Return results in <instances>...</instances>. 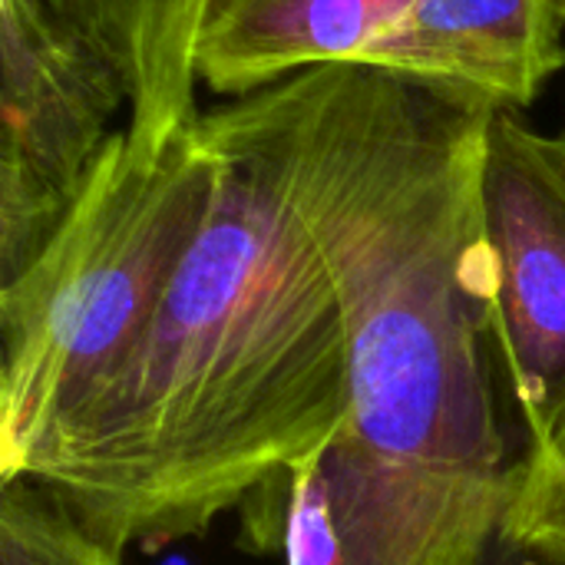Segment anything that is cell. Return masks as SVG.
I'll use <instances>...</instances> for the list:
<instances>
[{"mask_svg": "<svg viewBox=\"0 0 565 565\" xmlns=\"http://www.w3.org/2000/svg\"><path fill=\"white\" fill-rule=\"evenodd\" d=\"M218 179L199 119L149 146L109 139L40 255L0 285V483L26 480L156 321Z\"/></svg>", "mask_w": 565, "mask_h": 565, "instance_id": "3957f363", "label": "cell"}, {"mask_svg": "<svg viewBox=\"0 0 565 565\" xmlns=\"http://www.w3.org/2000/svg\"><path fill=\"white\" fill-rule=\"evenodd\" d=\"M0 565H122V550L93 533L36 480L0 483Z\"/></svg>", "mask_w": 565, "mask_h": 565, "instance_id": "30bf717a", "label": "cell"}, {"mask_svg": "<svg viewBox=\"0 0 565 565\" xmlns=\"http://www.w3.org/2000/svg\"><path fill=\"white\" fill-rule=\"evenodd\" d=\"M298 76L295 195L348 328L351 434L401 460L513 470L480 205L493 109L354 63Z\"/></svg>", "mask_w": 565, "mask_h": 565, "instance_id": "7a4b0ae2", "label": "cell"}, {"mask_svg": "<svg viewBox=\"0 0 565 565\" xmlns=\"http://www.w3.org/2000/svg\"><path fill=\"white\" fill-rule=\"evenodd\" d=\"M116 63L129 93L126 129L159 146L192 126L195 40L209 0H50Z\"/></svg>", "mask_w": 565, "mask_h": 565, "instance_id": "9c48e42d", "label": "cell"}, {"mask_svg": "<svg viewBox=\"0 0 565 565\" xmlns=\"http://www.w3.org/2000/svg\"><path fill=\"white\" fill-rule=\"evenodd\" d=\"M510 503L513 470L401 460L344 427L245 510L248 536L285 565H480Z\"/></svg>", "mask_w": 565, "mask_h": 565, "instance_id": "277c9868", "label": "cell"}, {"mask_svg": "<svg viewBox=\"0 0 565 565\" xmlns=\"http://www.w3.org/2000/svg\"><path fill=\"white\" fill-rule=\"evenodd\" d=\"M563 30L553 0H417L361 66L523 113L565 70Z\"/></svg>", "mask_w": 565, "mask_h": 565, "instance_id": "52a82bcc", "label": "cell"}, {"mask_svg": "<svg viewBox=\"0 0 565 565\" xmlns=\"http://www.w3.org/2000/svg\"><path fill=\"white\" fill-rule=\"evenodd\" d=\"M490 348L523 430V454L565 427V129L493 109L480 172Z\"/></svg>", "mask_w": 565, "mask_h": 565, "instance_id": "8992f818", "label": "cell"}, {"mask_svg": "<svg viewBox=\"0 0 565 565\" xmlns=\"http://www.w3.org/2000/svg\"><path fill=\"white\" fill-rule=\"evenodd\" d=\"M301 76L199 116L218 179L156 321L26 480L116 550L202 536L354 414L338 295L295 195Z\"/></svg>", "mask_w": 565, "mask_h": 565, "instance_id": "6da1fadb", "label": "cell"}, {"mask_svg": "<svg viewBox=\"0 0 565 565\" xmlns=\"http://www.w3.org/2000/svg\"><path fill=\"white\" fill-rule=\"evenodd\" d=\"M553 3H556V10H559V17H563V20H565V0H553Z\"/></svg>", "mask_w": 565, "mask_h": 565, "instance_id": "7c38bea8", "label": "cell"}, {"mask_svg": "<svg viewBox=\"0 0 565 565\" xmlns=\"http://www.w3.org/2000/svg\"><path fill=\"white\" fill-rule=\"evenodd\" d=\"M126 83L50 0H0V285L50 242L93 166Z\"/></svg>", "mask_w": 565, "mask_h": 565, "instance_id": "5b68a950", "label": "cell"}, {"mask_svg": "<svg viewBox=\"0 0 565 565\" xmlns=\"http://www.w3.org/2000/svg\"><path fill=\"white\" fill-rule=\"evenodd\" d=\"M417 0H209L195 40V76L218 96H248L295 73L354 63Z\"/></svg>", "mask_w": 565, "mask_h": 565, "instance_id": "ba28073f", "label": "cell"}, {"mask_svg": "<svg viewBox=\"0 0 565 565\" xmlns=\"http://www.w3.org/2000/svg\"><path fill=\"white\" fill-rule=\"evenodd\" d=\"M503 543L543 565H565V427L550 444L520 454Z\"/></svg>", "mask_w": 565, "mask_h": 565, "instance_id": "8fae6325", "label": "cell"}]
</instances>
